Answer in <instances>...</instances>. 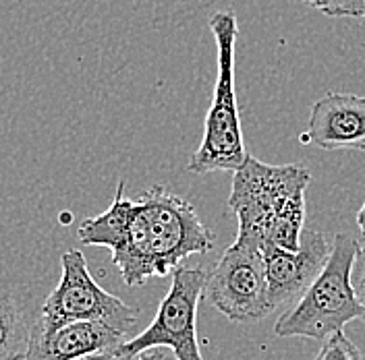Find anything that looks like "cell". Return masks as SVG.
I'll list each match as a JSON object with an SVG mask.
<instances>
[{
  "mask_svg": "<svg viewBox=\"0 0 365 360\" xmlns=\"http://www.w3.org/2000/svg\"><path fill=\"white\" fill-rule=\"evenodd\" d=\"M357 228H359V232H361L365 240V203L361 205V209L357 211Z\"/></svg>",
  "mask_w": 365,
  "mask_h": 360,
  "instance_id": "obj_17",
  "label": "cell"
},
{
  "mask_svg": "<svg viewBox=\"0 0 365 360\" xmlns=\"http://www.w3.org/2000/svg\"><path fill=\"white\" fill-rule=\"evenodd\" d=\"M125 354L118 350H110V352H100V354H91V356H83V359H75V360H123Z\"/></svg>",
  "mask_w": 365,
  "mask_h": 360,
  "instance_id": "obj_16",
  "label": "cell"
},
{
  "mask_svg": "<svg viewBox=\"0 0 365 360\" xmlns=\"http://www.w3.org/2000/svg\"><path fill=\"white\" fill-rule=\"evenodd\" d=\"M262 253L268 277L270 305L276 309L289 302L295 305L314 284V280L330 259L332 240L318 230H309L303 232L299 250H284L266 243L262 245Z\"/></svg>",
  "mask_w": 365,
  "mask_h": 360,
  "instance_id": "obj_8",
  "label": "cell"
},
{
  "mask_svg": "<svg viewBox=\"0 0 365 360\" xmlns=\"http://www.w3.org/2000/svg\"><path fill=\"white\" fill-rule=\"evenodd\" d=\"M34 321L17 294L0 288V360H25Z\"/></svg>",
  "mask_w": 365,
  "mask_h": 360,
  "instance_id": "obj_11",
  "label": "cell"
},
{
  "mask_svg": "<svg viewBox=\"0 0 365 360\" xmlns=\"http://www.w3.org/2000/svg\"><path fill=\"white\" fill-rule=\"evenodd\" d=\"M204 296L232 323H255L272 313L262 247L237 238L207 273Z\"/></svg>",
  "mask_w": 365,
  "mask_h": 360,
  "instance_id": "obj_6",
  "label": "cell"
},
{
  "mask_svg": "<svg viewBox=\"0 0 365 360\" xmlns=\"http://www.w3.org/2000/svg\"><path fill=\"white\" fill-rule=\"evenodd\" d=\"M63 275L34 321V334H50L68 323L98 321L127 334L135 325L139 311L106 292L91 277L81 250H67L61 257Z\"/></svg>",
  "mask_w": 365,
  "mask_h": 360,
  "instance_id": "obj_5",
  "label": "cell"
},
{
  "mask_svg": "<svg viewBox=\"0 0 365 360\" xmlns=\"http://www.w3.org/2000/svg\"><path fill=\"white\" fill-rule=\"evenodd\" d=\"M312 9H318L326 17L357 19L365 23V0H303Z\"/></svg>",
  "mask_w": 365,
  "mask_h": 360,
  "instance_id": "obj_12",
  "label": "cell"
},
{
  "mask_svg": "<svg viewBox=\"0 0 365 360\" xmlns=\"http://www.w3.org/2000/svg\"><path fill=\"white\" fill-rule=\"evenodd\" d=\"M309 180L305 166H270L250 156L235 172L228 197V207L239 220L237 238H247L259 247L270 243L284 250H299Z\"/></svg>",
  "mask_w": 365,
  "mask_h": 360,
  "instance_id": "obj_2",
  "label": "cell"
},
{
  "mask_svg": "<svg viewBox=\"0 0 365 360\" xmlns=\"http://www.w3.org/2000/svg\"><path fill=\"white\" fill-rule=\"evenodd\" d=\"M207 271L204 268H177L170 290L160 302L148 329L120 346L125 356H139L152 348H170L177 360H204L197 344V307L204 296Z\"/></svg>",
  "mask_w": 365,
  "mask_h": 360,
  "instance_id": "obj_7",
  "label": "cell"
},
{
  "mask_svg": "<svg viewBox=\"0 0 365 360\" xmlns=\"http://www.w3.org/2000/svg\"><path fill=\"white\" fill-rule=\"evenodd\" d=\"M357 243L336 234L332 238V253L314 284L295 305L284 311L274 325L278 338L326 339L342 332V327L355 319H365L355 290L351 284Z\"/></svg>",
  "mask_w": 365,
  "mask_h": 360,
  "instance_id": "obj_4",
  "label": "cell"
},
{
  "mask_svg": "<svg viewBox=\"0 0 365 360\" xmlns=\"http://www.w3.org/2000/svg\"><path fill=\"white\" fill-rule=\"evenodd\" d=\"M77 236L88 247L108 248L129 288L164 277L181 268L187 257L210 253L216 245V234L187 199L162 184L129 199L125 180L118 182L110 207L86 218Z\"/></svg>",
  "mask_w": 365,
  "mask_h": 360,
  "instance_id": "obj_1",
  "label": "cell"
},
{
  "mask_svg": "<svg viewBox=\"0 0 365 360\" xmlns=\"http://www.w3.org/2000/svg\"><path fill=\"white\" fill-rule=\"evenodd\" d=\"M125 334L98 321L68 323L50 334H34L25 360H75L118 350Z\"/></svg>",
  "mask_w": 365,
  "mask_h": 360,
  "instance_id": "obj_10",
  "label": "cell"
},
{
  "mask_svg": "<svg viewBox=\"0 0 365 360\" xmlns=\"http://www.w3.org/2000/svg\"><path fill=\"white\" fill-rule=\"evenodd\" d=\"M351 284H353V290H355V298H357L359 307L364 309L365 313V243L357 247L353 273H351Z\"/></svg>",
  "mask_w": 365,
  "mask_h": 360,
  "instance_id": "obj_14",
  "label": "cell"
},
{
  "mask_svg": "<svg viewBox=\"0 0 365 360\" xmlns=\"http://www.w3.org/2000/svg\"><path fill=\"white\" fill-rule=\"evenodd\" d=\"M210 31L218 50V77L212 106L205 114L204 137L189 162V172L205 174L216 170L237 172L250 158L235 91V46L239 40V23L232 11H220L210 19Z\"/></svg>",
  "mask_w": 365,
  "mask_h": 360,
  "instance_id": "obj_3",
  "label": "cell"
},
{
  "mask_svg": "<svg viewBox=\"0 0 365 360\" xmlns=\"http://www.w3.org/2000/svg\"><path fill=\"white\" fill-rule=\"evenodd\" d=\"M314 360H364L359 348L346 338L342 332L324 339L318 356Z\"/></svg>",
  "mask_w": 365,
  "mask_h": 360,
  "instance_id": "obj_13",
  "label": "cell"
},
{
  "mask_svg": "<svg viewBox=\"0 0 365 360\" xmlns=\"http://www.w3.org/2000/svg\"><path fill=\"white\" fill-rule=\"evenodd\" d=\"M123 360H141V359H139V356H125Z\"/></svg>",
  "mask_w": 365,
  "mask_h": 360,
  "instance_id": "obj_18",
  "label": "cell"
},
{
  "mask_svg": "<svg viewBox=\"0 0 365 360\" xmlns=\"http://www.w3.org/2000/svg\"><path fill=\"white\" fill-rule=\"evenodd\" d=\"M303 143L326 152H365V97L330 91L314 104Z\"/></svg>",
  "mask_w": 365,
  "mask_h": 360,
  "instance_id": "obj_9",
  "label": "cell"
},
{
  "mask_svg": "<svg viewBox=\"0 0 365 360\" xmlns=\"http://www.w3.org/2000/svg\"><path fill=\"white\" fill-rule=\"evenodd\" d=\"M141 360H177L175 352L170 348H152L139 354Z\"/></svg>",
  "mask_w": 365,
  "mask_h": 360,
  "instance_id": "obj_15",
  "label": "cell"
}]
</instances>
